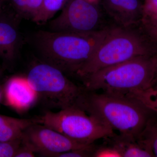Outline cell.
Segmentation results:
<instances>
[{"label": "cell", "mask_w": 157, "mask_h": 157, "mask_svg": "<svg viewBox=\"0 0 157 157\" xmlns=\"http://www.w3.org/2000/svg\"><path fill=\"white\" fill-rule=\"evenodd\" d=\"M157 54L143 56L104 68L81 79L86 90L101 92L142 101L153 108Z\"/></svg>", "instance_id": "6da1fadb"}, {"label": "cell", "mask_w": 157, "mask_h": 157, "mask_svg": "<svg viewBox=\"0 0 157 157\" xmlns=\"http://www.w3.org/2000/svg\"><path fill=\"white\" fill-rule=\"evenodd\" d=\"M108 28L88 33L40 30L33 36V43L42 61L66 75L76 76L92 56Z\"/></svg>", "instance_id": "7a4b0ae2"}, {"label": "cell", "mask_w": 157, "mask_h": 157, "mask_svg": "<svg viewBox=\"0 0 157 157\" xmlns=\"http://www.w3.org/2000/svg\"><path fill=\"white\" fill-rule=\"evenodd\" d=\"M79 108L98 118L113 131L137 139L149 119L157 113L142 101L86 89Z\"/></svg>", "instance_id": "3957f363"}, {"label": "cell", "mask_w": 157, "mask_h": 157, "mask_svg": "<svg viewBox=\"0 0 157 157\" xmlns=\"http://www.w3.org/2000/svg\"><path fill=\"white\" fill-rule=\"evenodd\" d=\"M134 26L109 27L92 56L76 76L81 80L99 70L134 58L156 54L145 38Z\"/></svg>", "instance_id": "277c9868"}, {"label": "cell", "mask_w": 157, "mask_h": 157, "mask_svg": "<svg viewBox=\"0 0 157 157\" xmlns=\"http://www.w3.org/2000/svg\"><path fill=\"white\" fill-rule=\"evenodd\" d=\"M26 78L37 99L48 107L59 110L79 108L85 89L71 81L56 67L38 62L30 68Z\"/></svg>", "instance_id": "5b68a950"}, {"label": "cell", "mask_w": 157, "mask_h": 157, "mask_svg": "<svg viewBox=\"0 0 157 157\" xmlns=\"http://www.w3.org/2000/svg\"><path fill=\"white\" fill-rule=\"evenodd\" d=\"M37 123L61 133L79 144L89 145L112 135L114 131L95 116L78 107L57 112L48 111L37 118Z\"/></svg>", "instance_id": "8992f818"}, {"label": "cell", "mask_w": 157, "mask_h": 157, "mask_svg": "<svg viewBox=\"0 0 157 157\" xmlns=\"http://www.w3.org/2000/svg\"><path fill=\"white\" fill-rule=\"evenodd\" d=\"M101 9L97 3L87 0H70L60 14L51 21L49 30L88 33L103 30Z\"/></svg>", "instance_id": "52a82bcc"}, {"label": "cell", "mask_w": 157, "mask_h": 157, "mask_svg": "<svg viewBox=\"0 0 157 157\" xmlns=\"http://www.w3.org/2000/svg\"><path fill=\"white\" fill-rule=\"evenodd\" d=\"M21 143L35 153L45 157L57 155L73 150L87 148L93 145H85L75 142L61 133L42 124L36 123L26 129Z\"/></svg>", "instance_id": "ba28073f"}, {"label": "cell", "mask_w": 157, "mask_h": 157, "mask_svg": "<svg viewBox=\"0 0 157 157\" xmlns=\"http://www.w3.org/2000/svg\"><path fill=\"white\" fill-rule=\"evenodd\" d=\"M20 17L12 9L0 12V59L6 63L15 60L21 44L19 30Z\"/></svg>", "instance_id": "9c48e42d"}, {"label": "cell", "mask_w": 157, "mask_h": 157, "mask_svg": "<svg viewBox=\"0 0 157 157\" xmlns=\"http://www.w3.org/2000/svg\"><path fill=\"white\" fill-rule=\"evenodd\" d=\"M103 139V143L96 146L94 157H154L149 151L133 136L114 133Z\"/></svg>", "instance_id": "30bf717a"}, {"label": "cell", "mask_w": 157, "mask_h": 157, "mask_svg": "<svg viewBox=\"0 0 157 157\" xmlns=\"http://www.w3.org/2000/svg\"><path fill=\"white\" fill-rule=\"evenodd\" d=\"M104 10L119 26H134L143 17L140 0H102Z\"/></svg>", "instance_id": "8fae6325"}, {"label": "cell", "mask_w": 157, "mask_h": 157, "mask_svg": "<svg viewBox=\"0 0 157 157\" xmlns=\"http://www.w3.org/2000/svg\"><path fill=\"white\" fill-rule=\"evenodd\" d=\"M4 94L6 103L18 110L28 109L37 99L26 77L14 76L10 78L5 85Z\"/></svg>", "instance_id": "7c38bea8"}, {"label": "cell", "mask_w": 157, "mask_h": 157, "mask_svg": "<svg viewBox=\"0 0 157 157\" xmlns=\"http://www.w3.org/2000/svg\"><path fill=\"white\" fill-rule=\"evenodd\" d=\"M36 123H38L37 118H18L0 114V141L21 140L26 129Z\"/></svg>", "instance_id": "4fadbf2b"}, {"label": "cell", "mask_w": 157, "mask_h": 157, "mask_svg": "<svg viewBox=\"0 0 157 157\" xmlns=\"http://www.w3.org/2000/svg\"><path fill=\"white\" fill-rule=\"evenodd\" d=\"M21 18L33 21L41 10L43 0H5Z\"/></svg>", "instance_id": "5bb4252c"}, {"label": "cell", "mask_w": 157, "mask_h": 157, "mask_svg": "<svg viewBox=\"0 0 157 157\" xmlns=\"http://www.w3.org/2000/svg\"><path fill=\"white\" fill-rule=\"evenodd\" d=\"M137 140L157 157V113L149 119Z\"/></svg>", "instance_id": "9a60e30c"}, {"label": "cell", "mask_w": 157, "mask_h": 157, "mask_svg": "<svg viewBox=\"0 0 157 157\" xmlns=\"http://www.w3.org/2000/svg\"><path fill=\"white\" fill-rule=\"evenodd\" d=\"M70 0H43L39 14L33 20L37 24H43L50 20L58 11L62 10Z\"/></svg>", "instance_id": "2e32d148"}, {"label": "cell", "mask_w": 157, "mask_h": 157, "mask_svg": "<svg viewBox=\"0 0 157 157\" xmlns=\"http://www.w3.org/2000/svg\"><path fill=\"white\" fill-rule=\"evenodd\" d=\"M21 143V140L10 142L0 141V157H14Z\"/></svg>", "instance_id": "e0dca14e"}, {"label": "cell", "mask_w": 157, "mask_h": 157, "mask_svg": "<svg viewBox=\"0 0 157 157\" xmlns=\"http://www.w3.org/2000/svg\"><path fill=\"white\" fill-rule=\"evenodd\" d=\"M145 13L152 19L157 20V0H148L143 6V15Z\"/></svg>", "instance_id": "ac0fdd59"}, {"label": "cell", "mask_w": 157, "mask_h": 157, "mask_svg": "<svg viewBox=\"0 0 157 157\" xmlns=\"http://www.w3.org/2000/svg\"><path fill=\"white\" fill-rule=\"evenodd\" d=\"M35 153L27 145L21 143L14 157H34Z\"/></svg>", "instance_id": "d6986e66"}, {"label": "cell", "mask_w": 157, "mask_h": 157, "mask_svg": "<svg viewBox=\"0 0 157 157\" xmlns=\"http://www.w3.org/2000/svg\"><path fill=\"white\" fill-rule=\"evenodd\" d=\"M152 89L154 94L155 95V97L156 98L157 97V74L155 78L154 81Z\"/></svg>", "instance_id": "ffe728a7"}, {"label": "cell", "mask_w": 157, "mask_h": 157, "mask_svg": "<svg viewBox=\"0 0 157 157\" xmlns=\"http://www.w3.org/2000/svg\"><path fill=\"white\" fill-rule=\"evenodd\" d=\"M6 2L5 0H0V12H1L5 7Z\"/></svg>", "instance_id": "44dd1931"}, {"label": "cell", "mask_w": 157, "mask_h": 157, "mask_svg": "<svg viewBox=\"0 0 157 157\" xmlns=\"http://www.w3.org/2000/svg\"><path fill=\"white\" fill-rule=\"evenodd\" d=\"M87 1H89V2H96V1L97 0H87Z\"/></svg>", "instance_id": "7402d4cb"}, {"label": "cell", "mask_w": 157, "mask_h": 157, "mask_svg": "<svg viewBox=\"0 0 157 157\" xmlns=\"http://www.w3.org/2000/svg\"></svg>", "instance_id": "603a6c76"}]
</instances>
